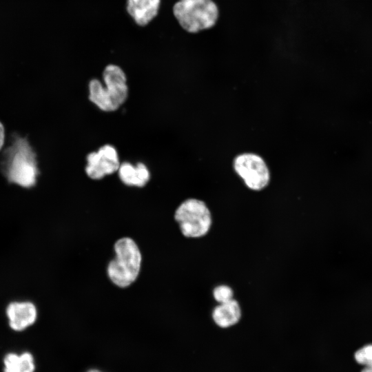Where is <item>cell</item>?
Masks as SVG:
<instances>
[{
    "instance_id": "1",
    "label": "cell",
    "mask_w": 372,
    "mask_h": 372,
    "mask_svg": "<svg viewBox=\"0 0 372 372\" xmlns=\"http://www.w3.org/2000/svg\"><path fill=\"white\" fill-rule=\"evenodd\" d=\"M114 258L108 262L106 273L109 280L119 288H127L138 279L143 264V255L136 242L123 236L114 244Z\"/></svg>"
},
{
    "instance_id": "2",
    "label": "cell",
    "mask_w": 372,
    "mask_h": 372,
    "mask_svg": "<svg viewBox=\"0 0 372 372\" xmlns=\"http://www.w3.org/2000/svg\"><path fill=\"white\" fill-rule=\"evenodd\" d=\"M105 86L96 79L89 83V99L101 110L112 112L116 110L127 97V78L118 65H107L103 72Z\"/></svg>"
},
{
    "instance_id": "3",
    "label": "cell",
    "mask_w": 372,
    "mask_h": 372,
    "mask_svg": "<svg viewBox=\"0 0 372 372\" xmlns=\"http://www.w3.org/2000/svg\"><path fill=\"white\" fill-rule=\"evenodd\" d=\"M180 26L189 33H197L215 25L219 10L213 0H178L172 7Z\"/></svg>"
},
{
    "instance_id": "4",
    "label": "cell",
    "mask_w": 372,
    "mask_h": 372,
    "mask_svg": "<svg viewBox=\"0 0 372 372\" xmlns=\"http://www.w3.org/2000/svg\"><path fill=\"white\" fill-rule=\"evenodd\" d=\"M174 218L182 235L187 238H201L209 234L213 224L212 215L202 200L189 198L176 207Z\"/></svg>"
},
{
    "instance_id": "5",
    "label": "cell",
    "mask_w": 372,
    "mask_h": 372,
    "mask_svg": "<svg viewBox=\"0 0 372 372\" xmlns=\"http://www.w3.org/2000/svg\"><path fill=\"white\" fill-rule=\"evenodd\" d=\"M236 172L242 178L246 186L254 191L264 189L269 183V169L263 158L254 153H244L234 161Z\"/></svg>"
},
{
    "instance_id": "6",
    "label": "cell",
    "mask_w": 372,
    "mask_h": 372,
    "mask_svg": "<svg viewBox=\"0 0 372 372\" xmlns=\"http://www.w3.org/2000/svg\"><path fill=\"white\" fill-rule=\"evenodd\" d=\"M86 161L85 172L93 180H100L114 173L121 165L116 149L109 144L102 146L96 152L87 154Z\"/></svg>"
},
{
    "instance_id": "7",
    "label": "cell",
    "mask_w": 372,
    "mask_h": 372,
    "mask_svg": "<svg viewBox=\"0 0 372 372\" xmlns=\"http://www.w3.org/2000/svg\"><path fill=\"white\" fill-rule=\"evenodd\" d=\"M6 315L10 328L21 331L35 322L37 310L31 302H12L6 307Z\"/></svg>"
},
{
    "instance_id": "8",
    "label": "cell",
    "mask_w": 372,
    "mask_h": 372,
    "mask_svg": "<svg viewBox=\"0 0 372 372\" xmlns=\"http://www.w3.org/2000/svg\"><path fill=\"white\" fill-rule=\"evenodd\" d=\"M161 0H127L126 10L138 26L149 24L158 14Z\"/></svg>"
},
{
    "instance_id": "9",
    "label": "cell",
    "mask_w": 372,
    "mask_h": 372,
    "mask_svg": "<svg viewBox=\"0 0 372 372\" xmlns=\"http://www.w3.org/2000/svg\"><path fill=\"white\" fill-rule=\"evenodd\" d=\"M118 172L121 182L129 187L142 188L150 178L149 169L143 163H138L134 166L128 162H124L120 165Z\"/></svg>"
},
{
    "instance_id": "10",
    "label": "cell",
    "mask_w": 372,
    "mask_h": 372,
    "mask_svg": "<svg viewBox=\"0 0 372 372\" xmlns=\"http://www.w3.org/2000/svg\"><path fill=\"white\" fill-rule=\"evenodd\" d=\"M241 316V307L235 299L218 304L211 312L213 321L221 328H228L236 324L240 320Z\"/></svg>"
},
{
    "instance_id": "11",
    "label": "cell",
    "mask_w": 372,
    "mask_h": 372,
    "mask_svg": "<svg viewBox=\"0 0 372 372\" xmlns=\"http://www.w3.org/2000/svg\"><path fill=\"white\" fill-rule=\"evenodd\" d=\"M3 364V372H34L35 369L34 358L29 352L9 353L4 357Z\"/></svg>"
},
{
    "instance_id": "12",
    "label": "cell",
    "mask_w": 372,
    "mask_h": 372,
    "mask_svg": "<svg viewBox=\"0 0 372 372\" xmlns=\"http://www.w3.org/2000/svg\"><path fill=\"white\" fill-rule=\"evenodd\" d=\"M355 361L364 366L361 372H372V344L365 345L354 354Z\"/></svg>"
},
{
    "instance_id": "13",
    "label": "cell",
    "mask_w": 372,
    "mask_h": 372,
    "mask_svg": "<svg viewBox=\"0 0 372 372\" xmlns=\"http://www.w3.org/2000/svg\"><path fill=\"white\" fill-rule=\"evenodd\" d=\"M212 296L218 304L224 303L234 299V291L228 285H218L214 288Z\"/></svg>"
},
{
    "instance_id": "14",
    "label": "cell",
    "mask_w": 372,
    "mask_h": 372,
    "mask_svg": "<svg viewBox=\"0 0 372 372\" xmlns=\"http://www.w3.org/2000/svg\"><path fill=\"white\" fill-rule=\"evenodd\" d=\"M6 130L3 124L0 121V151L5 145Z\"/></svg>"
},
{
    "instance_id": "15",
    "label": "cell",
    "mask_w": 372,
    "mask_h": 372,
    "mask_svg": "<svg viewBox=\"0 0 372 372\" xmlns=\"http://www.w3.org/2000/svg\"><path fill=\"white\" fill-rule=\"evenodd\" d=\"M87 372H101V371L96 369H92V370L88 371Z\"/></svg>"
}]
</instances>
